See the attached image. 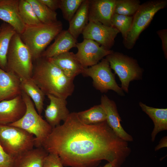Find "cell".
I'll list each match as a JSON object with an SVG mask.
<instances>
[{"instance_id": "cell-1", "label": "cell", "mask_w": 167, "mask_h": 167, "mask_svg": "<svg viewBox=\"0 0 167 167\" xmlns=\"http://www.w3.org/2000/svg\"><path fill=\"white\" fill-rule=\"evenodd\" d=\"M128 143L106 121L87 125L73 112L62 124L52 129L42 147L48 153L57 154L64 166L96 167L105 160L113 167H121L131 152Z\"/></svg>"}, {"instance_id": "cell-2", "label": "cell", "mask_w": 167, "mask_h": 167, "mask_svg": "<svg viewBox=\"0 0 167 167\" xmlns=\"http://www.w3.org/2000/svg\"><path fill=\"white\" fill-rule=\"evenodd\" d=\"M33 67L31 78L45 95L66 99L74 90V80L48 59L41 57Z\"/></svg>"}, {"instance_id": "cell-3", "label": "cell", "mask_w": 167, "mask_h": 167, "mask_svg": "<svg viewBox=\"0 0 167 167\" xmlns=\"http://www.w3.org/2000/svg\"><path fill=\"white\" fill-rule=\"evenodd\" d=\"M62 24L60 21L52 24L43 23L26 26L20 35L23 42L30 50L33 60L38 59L46 47L61 32Z\"/></svg>"}, {"instance_id": "cell-4", "label": "cell", "mask_w": 167, "mask_h": 167, "mask_svg": "<svg viewBox=\"0 0 167 167\" xmlns=\"http://www.w3.org/2000/svg\"><path fill=\"white\" fill-rule=\"evenodd\" d=\"M31 52L16 33L12 37L7 56L6 71L14 74L20 79L31 78L33 66Z\"/></svg>"}, {"instance_id": "cell-5", "label": "cell", "mask_w": 167, "mask_h": 167, "mask_svg": "<svg viewBox=\"0 0 167 167\" xmlns=\"http://www.w3.org/2000/svg\"><path fill=\"white\" fill-rule=\"evenodd\" d=\"M21 95L26 106V112L19 120L8 125L20 128L33 135L35 138V147H42L53 128L38 113L30 97L23 92Z\"/></svg>"}, {"instance_id": "cell-6", "label": "cell", "mask_w": 167, "mask_h": 167, "mask_svg": "<svg viewBox=\"0 0 167 167\" xmlns=\"http://www.w3.org/2000/svg\"><path fill=\"white\" fill-rule=\"evenodd\" d=\"M167 6V0H151L141 4L133 16L130 30L123 40L126 49L133 48L140 35L149 24L156 14Z\"/></svg>"}, {"instance_id": "cell-7", "label": "cell", "mask_w": 167, "mask_h": 167, "mask_svg": "<svg viewBox=\"0 0 167 167\" xmlns=\"http://www.w3.org/2000/svg\"><path fill=\"white\" fill-rule=\"evenodd\" d=\"M34 136L19 127L0 124V144L13 158L35 147Z\"/></svg>"}, {"instance_id": "cell-8", "label": "cell", "mask_w": 167, "mask_h": 167, "mask_svg": "<svg viewBox=\"0 0 167 167\" xmlns=\"http://www.w3.org/2000/svg\"><path fill=\"white\" fill-rule=\"evenodd\" d=\"M105 58L111 68L118 77L121 82V88L126 92H128L130 82L142 79L143 70L136 60L122 53L113 51Z\"/></svg>"}, {"instance_id": "cell-9", "label": "cell", "mask_w": 167, "mask_h": 167, "mask_svg": "<svg viewBox=\"0 0 167 167\" xmlns=\"http://www.w3.org/2000/svg\"><path fill=\"white\" fill-rule=\"evenodd\" d=\"M82 74L84 76L91 78L93 86L101 93L112 90L120 96H125L123 90L116 82L115 74L112 72L106 58L102 59L94 65L84 68Z\"/></svg>"}, {"instance_id": "cell-10", "label": "cell", "mask_w": 167, "mask_h": 167, "mask_svg": "<svg viewBox=\"0 0 167 167\" xmlns=\"http://www.w3.org/2000/svg\"><path fill=\"white\" fill-rule=\"evenodd\" d=\"M77 52L76 57L84 68L91 66L98 63L99 61L113 51L105 49L96 41L84 39L80 43H77Z\"/></svg>"}, {"instance_id": "cell-11", "label": "cell", "mask_w": 167, "mask_h": 167, "mask_svg": "<svg viewBox=\"0 0 167 167\" xmlns=\"http://www.w3.org/2000/svg\"><path fill=\"white\" fill-rule=\"evenodd\" d=\"M119 32L113 27L98 22L89 21L82 34L84 39L93 40L105 49L110 50Z\"/></svg>"}, {"instance_id": "cell-12", "label": "cell", "mask_w": 167, "mask_h": 167, "mask_svg": "<svg viewBox=\"0 0 167 167\" xmlns=\"http://www.w3.org/2000/svg\"><path fill=\"white\" fill-rule=\"evenodd\" d=\"M101 104L105 111L106 121L110 127L122 139L128 142L133 141V137L124 130L122 126L121 118L115 102L104 94L101 96Z\"/></svg>"}, {"instance_id": "cell-13", "label": "cell", "mask_w": 167, "mask_h": 167, "mask_svg": "<svg viewBox=\"0 0 167 167\" xmlns=\"http://www.w3.org/2000/svg\"><path fill=\"white\" fill-rule=\"evenodd\" d=\"M26 106L21 95L0 102V124L8 125L21 119L25 113Z\"/></svg>"}, {"instance_id": "cell-14", "label": "cell", "mask_w": 167, "mask_h": 167, "mask_svg": "<svg viewBox=\"0 0 167 167\" xmlns=\"http://www.w3.org/2000/svg\"><path fill=\"white\" fill-rule=\"evenodd\" d=\"M115 1L116 0H89L88 21L98 22L112 26Z\"/></svg>"}, {"instance_id": "cell-15", "label": "cell", "mask_w": 167, "mask_h": 167, "mask_svg": "<svg viewBox=\"0 0 167 167\" xmlns=\"http://www.w3.org/2000/svg\"><path fill=\"white\" fill-rule=\"evenodd\" d=\"M50 103L45 110L46 121L52 128L60 125L61 121L64 122L70 113L67 107L66 99L54 96L47 95Z\"/></svg>"}, {"instance_id": "cell-16", "label": "cell", "mask_w": 167, "mask_h": 167, "mask_svg": "<svg viewBox=\"0 0 167 167\" xmlns=\"http://www.w3.org/2000/svg\"><path fill=\"white\" fill-rule=\"evenodd\" d=\"M19 0H0V19L11 26L20 35L25 25L19 15Z\"/></svg>"}, {"instance_id": "cell-17", "label": "cell", "mask_w": 167, "mask_h": 167, "mask_svg": "<svg viewBox=\"0 0 167 167\" xmlns=\"http://www.w3.org/2000/svg\"><path fill=\"white\" fill-rule=\"evenodd\" d=\"M20 79L12 73L0 68V102L21 95Z\"/></svg>"}, {"instance_id": "cell-18", "label": "cell", "mask_w": 167, "mask_h": 167, "mask_svg": "<svg viewBox=\"0 0 167 167\" xmlns=\"http://www.w3.org/2000/svg\"><path fill=\"white\" fill-rule=\"evenodd\" d=\"M58 67L68 78L74 79L82 74L84 68L73 52H68L53 58H47Z\"/></svg>"}, {"instance_id": "cell-19", "label": "cell", "mask_w": 167, "mask_h": 167, "mask_svg": "<svg viewBox=\"0 0 167 167\" xmlns=\"http://www.w3.org/2000/svg\"><path fill=\"white\" fill-rule=\"evenodd\" d=\"M55 39L54 43L43 52L41 57L51 58L76 47L77 40L68 30H62Z\"/></svg>"}, {"instance_id": "cell-20", "label": "cell", "mask_w": 167, "mask_h": 167, "mask_svg": "<svg viewBox=\"0 0 167 167\" xmlns=\"http://www.w3.org/2000/svg\"><path fill=\"white\" fill-rule=\"evenodd\" d=\"M48 154L42 147L33 148L13 158V167H42Z\"/></svg>"}, {"instance_id": "cell-21", "label": "cell", "mask_w": 167, "mask_h": 167, "mask_svg": "<svg viewBox=\"0 0 167 167\" xmlns=\"http://www.w3.org/2000/svg\"><path fill=\"white\" fill-rule=\"evenodd\" d=\"M139 105L153 122L154 127L151 134V139L152 141L154 142L158 133L167 130V109L150 107L141 102L139 103Z\"/></svg>"}, {"instance_id": "cell-22", "label": "cell", "mask_w": 167, "mask_h": 167, "mask_svg": "<svg viewBox=\"0 0 167 167\" xmlns=\"http://www.w3.org/2000/svg\"><path fill=\"white\" fill-rule=\"evenodd\" d=\"M89 0H84L69 22L68 31L76 39L82 34L88 21Z\"/></svg>"}, {"instance_id": "cell-23", "label": "cell", "mask_w": 167, "mask_h": 167, "mask_svg": "<svg viewBox=\"0 0 167 167\" xmlns=\"http://www.w3.org/2000/svg\"><path fill=\"white\" fill-rule=\"evenodd\" d=\"M22 92L31 99L38 113L41 115L44 109L45 94L31 78L20 79Z\"/></svg>"}, {"instance_id": "cell-24", "label": "cell", "mask_w": 167, "mask_h": 167, "mask_svg": "<svg viewBox=\"0 0 167 167\" xmlns=\"http://www.w3.org/2000/svg\"><path fill=\"white\" fill-rule=\"evenodd\" d=\"M0 68L6 71L7 56L11 38L16 33L14 28L4 22L0 27Z\"/></svg>"}, {"instance_id": "cell-25", "label": "cell", "mask_w": 167, "mask_h": 167, "mask_svg": "<svg viewBox=\"0 0 167 167\" xmlns=\"http://www.w3.org/2000/svg\"><path fill=\"white\" fill-rule=\"evenodd\" d=\"M78 117L83 123L93 125L106 121L105 111L100 104L95 105L90 109L77 113Z\"/></svg>"}, {"instance_id": "cell-26", "label": "cell", "mask_w": 167, "mask_h": 167, "mask_svg": "<svg viewBox=\"0 0 167 167\" xmlns=\"http://www.w3.org/2000/svg\"><path fill=\"white\" fill-rule=\"evenodd\" d=\"M32 6L36 15L42 23L50 24L58 21L57 14L41 2L39 0H27Z\"/></svg>"}, {"instance_id": "cell-27", "label": "cell", "mask_w": 167, "mask_h": 167, "mask_svg": "<svg viewBox=\"0 0 167 167\" xmlns=\"http://www.w3.org/2000/svg\"><path fill=\"white\" fill-rule=\"evenodd\" d=\"M19 10L20 16L25 26L35 25L42 23L27 0H19Z\"/></svg>"}, {"instance_id": "cell-28", "label": "cell", "mask_w": 167, "mask_h": 167, "mask_svg": "<svg viewBox=\"0 0 167 167\" xmlns=\"http://www.w3.org/2000/svg\"><path fill=\"white\" fill-rule=\"evenodd\" d=\"M141 4L139 0H116L114 13L132 16L135 14Z\"/></svg>"}, {"instance_id": "cell-29", "label": "cell", "mask_w": 167, "mask_h": 167, "mask_svg": "<svg viewBox=\"0 0 167 167\" xmlns=\"http://www.w3.org/2000/svg\"><path fill=\"white\" fill-rule=\"evenodd\" d=\"M133 16L114 13L111 20V25L121 32L123 39L126 36L131 26Z\"/></svg>"}, {"instance_id": "cell-30", "label": "cell", "mask_w": 167, "mask_h": 167, "mask_svg": "<svg viewBox=\"0 0 167 167\" xmlns=\"http://www.w3.org/2000/svg\"><path fill=\"white\" fill-rule=\"evenodd\" d=\"M84 0H60L59 8L64 19L69 22L72 19Z\"/></svg>"}, {"instance_id": "cell-31", "label": "cell", "mask_w": 167, "mask_h": 167, "mask_svg": "<svg viewBox=\"0 0 167 167\" xmlns=\"http://www.w3.org/2000/svg\"><path fill=\"white\" fill-rule=\"evenodd\" d=\"M59 156L56 153H49L45 157L42 167H64Z\"/></svg>"}, {"instance_id": "cell-32", "label": "cell", "mask_w": 167, "mask_h": 167, "mask_svg": "<svg viewBox=\"0 0 167 167\" xmlns=\"http://www.w3.org/2000/svg\"><path fill=\"white\" fill-rule=\"evenodd\" d=\"M13 159L6 153L0 144V167H13Z\"/></svg>"}, {"instance_id": "cell-33", "label": "cell", "mask_w": 167, "mask_h": 167, "mask_svg": "<svg viewBox=\"0 0 167 167\" xmlns=\"http://www.w3.org/2000/svg\"><path fill=\"white\" fill-rule=\"evenodd\" d=\"M157 34L162 41V48L165 57L167 58V29H163L157 31Z\"/></svg>"}, {"instance_id": "cell-34", "label": "cell", "mask_w": 167, "mask_h": 167, "mask_svg": "<svg viewBox=\"0 0 167 167\" xmlns=\"http://www.w3.org/2000/svg\"><path fill=\"white\" fill-rule=\"evenodd\" d=\"M51 10L55 11L59 8L60 0H39Z\"/></svg>"}, {"instance_id": "cell-35", "label": "cell", "mask_w": 167, "mask_h": 167, "mask_svg": "<svg viewBox=\"0 0 167 167\" xmlns=\"http://www.w3.org/2000/svg\"><path fill=\"white\" fill-rule=\"evenodd\" d=\"M167 146V137L165 136L162 138L160 141L159 144L155 148V150L157 151Z\"/></svg>"}, {"instance_id": "cell-36", "label": "cell", "mask_w": 167, "mask_h": 167, "mask_svg": "<svg viewBox=\"0 0 167 167\" xmlns=\"http://www.w3.org/2000/svg\"><path fill=\"white\" fill-rule=\"evenodd\" d=\"M100 167H113V165L111 163L108 162L104 166H100Z\"/></svg>"}, {"instance_id": "cell-37", "label": "cell", "mask_w": 167, "mask_h": 167, "mask_svg": "<svg viewBox=\"0 0 167 167\" xmlns=\"http://www.w3.org/2000/svg\"><path fill=\"white\" fill-rule=\"evenodd\" d=\"M1 27H0V31H1Z\"/></svg>"}]
</instances>
